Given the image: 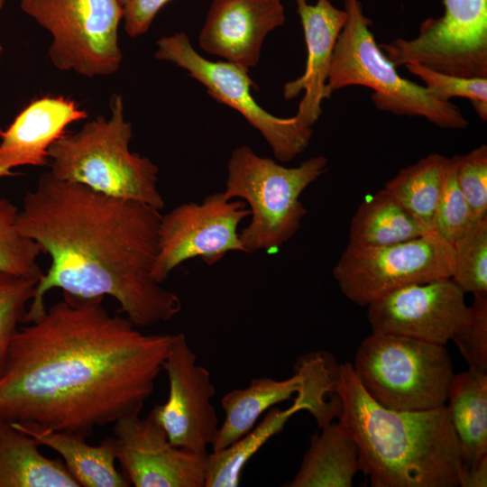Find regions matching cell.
I'll return each instance as SVG.
<instances>
[{
  "instance_id": "6da1fadb",
  "label": "cell",
  "mask_w": 487,
  "mask_h": 487,
  "mask_svg": "<svg viewBox=\"0 0 487 487\" xmlns=\"http://www.w3.org/2000/svg\"><path fill=\"white\" fill-rule=\"evenodd\" d=\"M104 298L63 293L19 329L0 372V418L25 434L90 436L140 413L172 342L111 315Z\"/></svg>"
},
{
  "instance_id": "7a4b0ae2",
  "label": "cell",
  "mask_w": 487,
  "mask_h": 487,
  "mask_svg": "<svg viewBox=\"0 0 487 487\" xmlns=\"http://www.w3.org/2000/svg\"><path fill=\"white\" fill-rule=\"evenodd\" d=\"M161 214L154 207L118 198L82 184L40 175L19 208V231L51 258L23 323L46 311L52 289L82 298L109 296L138 327L172 319L177 294L152 277Z\"/></svg>"
},
{
  "instance_id": "3957f363",
  "label": "cell",
  "mask_w": 487,
  "mask_h": 487,
  "mask_svg": "<svg viewBox=\"0 0 487 487\" xmlns=\"http://www.w3.org/2000/svg\"><path fill=\"white\" fill-rule=\"evenodd\" d=\"M339 420L358 446L359 471L373 487H457L463 468L458 439L445 406L396 410L376 402L351 363H338Z\"/></svg>"
},
{
  "instance_id": "277c9868",
  "label": "cell",
  "mask_w": 487,
  "mask_h": 487,
  "mask_svg": "<svg viewBox=\"0 0 487 487\" xmlns=\"http://www.w3.org/2000/svg\"><path fill=\"white\" fill-rule=\"evenodd\" d=\"M110 116H97L75 133H64L49 149V172L107 196L141 202L161 210L158 166L131 152L132 124L124 118L123 97L114 95Z\"/></svg>"
},
{
  "instance_id": "5b68a950",
  "label": "cell",
  "mask_w": 487,
  "mask_h": 487,
  "mask_svg": "<svg viewBox=\"0 0 487 487\" xmlns=\"http://www.w3.org/2000/svg\"><path fill=\"white\" fill-rule=\"evenodd\" d=\"M328 160L314 156L289 168L242 145L227 162L224 194L246 203L251 221L240 232L244 253H276L299 229L307 214L303 191L327 170Z\"/></svg>"
},
{
  "instance_id": "8992f818",
  "label": "cell",
  "mask_w": 487,
  "mask_h": 487,
  "mask_svg": "<svg viewBox=\"0 0 487 487\" xmlns=\"http://www.w3.org/2000/svg\"><path fill=\"white\" fill-rule=\"evenodd\" d=\"M348 17L331 59L326 89L333 92L350 86L373 90L372 100L381 111L396 115L420 116L445 129H464L468 121L450 101L435 98L425 87L400 77L385 56L371 31L359 0H345Z\"/></svg>"
},
{
  "instance_id": "52a82bcc",
  "label": "cell",
  "mask_w": 487,
  "mask_h": 487,
  "mask_svg": "<svg viewBox=\"0 0 487 487\" xmlns=\"http://www.w3.org/2000/svg\"><path fill=\"white\" fill-rule=\"evenodd\" d=\"M352 366L376 402L406 411L445 406L455 374L445 345L379 333L362 341Z\"/></svg>"
},
{
  "instance_id": "ba28073f",
  "label": "cell",
  "mask_w": 487,
  "mask_h": 487,
  "mask_svg": "<svg viewBox=\"0 0 487 487\" xmlns=\"http://www.w3.org/2000/svg\"><path fill=\"white\" fill-rule=\"evenodd\" d=\"M20 7L51 33L49 57L58 69L87 78L119 69L120 0H21Z\"/></svg>"
},
{
  "instance_id": "9c48e42d",
  "label": "cell",
  "mask_w": 487,
  "mask_h": 487,
  "mask_svg": "<svg viewBox=\"0 0 487 487\" xmlns=\"http://www.w3.org/2000/svg\"><path fill=\"white\" fill-rule=\"evenodd\" d=\"M453 245L433 233L383 246L348 244L333 269L342 293L367 307L399 289L451 279Z\"/></svg>"
},
{
  "instance_id": "30bf717a",
  "label": "cell",
  "mask_w": 487,
  "mask_h": 487,
  "mask_svg": "<svg viewBox=\"0 0 487 487\" xmlns=\"http://www.w3.org/2000/svg\"><path fill=\"white\" fill-rule=\"evenodd\" d=\"M155 58L176 64L200 82L214 99L239 112L258 130L280 162H289L308 146L312 127L295 116L277 117L264 110L253 97L258 89L248 69L227 61H211L191 45L185 32H176L157 41Z\"/></svg>"
},
{
  "instance_id": "8fae6325",
  "label": "cell",
  "mask_w": 487,
  "mask_h": 487,
  "mask_svg": "<svg viewBox=\"0 0 487 487\" xmlns=\"http://www.w3.org/2000/svg\"><path fill=\"white\" fill-rule=\"evenodd\" d=\"M249 216L245 202L228 199L224 192L211 194L201 203H183L161 215L152 277L162 284L175 268L190 259L198 257L212 266L229 252L244 253L238 226Z\"/></svg>"
},
{
  "instance_id": "7c38bea8",
  "label": "cell",
  "mask_w": 487,
  "mask_h": 487,
  "mask_svg": "<svg viewBox=\"0 0 487 487\" xmlns=\"http://www.w3.org/2000/svg\"><path fill=\"white\" fill-rule=\"evenodd\" d=\"M169 381V395L161 405L151 410L176 446L207 452L218 426L212 403L215 386L208 370L197 363L184 334H174L162 364Z\"/></svg>"
},
{
  "instance_id": "4fadbf2b",
  "label": "cell",
  "mask_w": 487,
  "mask_h": 487,
  "mask_svg": "<svg viewBox=\"0 0 487 487\" xmlns=\"http://www.w3.org/2000/svg\"><path fill=\"white\" fill-rule=\"evenodd\" d=\"M116 459L135 487H205L207 452L171 444L150 412L123 417L115 422Z\"/></svg>"
},
{
  "instance_id": "5bb4252c",
  "label": "cell",
  "mask_w": 487,
  "mask_h": 487,
  "mask_svg": "<svg viewBox=\"0 0 487 487\" xmlns=\"http://www.w3.org/2000/svg\"><path fill=\"white\" fill-rule=\"evenodd\" d=\"M464 294L451 279L406 286L368 305L367 320L372 333L445 345L469 316Z\"/></svg>"
},
{
  "instance_id": "9a60e30c",
  "label": "cell",
  "mask_w": 487,
  "mask_h": 487,
  "mask_svg": "<svg viewBox=\"0 0 487 487\" xmlns=\"http://www.w3.org/2000/svg\"><path fill=\"white\" fill-rule=\"evenodd\" d=\"M280 0H213L198 36L206 52L249 70L266 36L285 23Z\"/></svg>"
},
{
  "instance_id": "2e32d148",
  "label": "cell",
  "mask_w": 487,
  "mask_h": 487,
  "mask_svg": "<svg viewBox=\"0 0 487 487\" xmlns=\"http://www.w3.org/2000/svg\"><path fill=\"white\" fill-rule=\"evenodd\" d=\"M296 3L307 45V62L299 78L284 84L283 96L289 100L304 92L294 116L302 124L313 127L322 114L323 100L331 96L326 89L331 59L348 14L330 0H317L313 5L306 0Z\"/></svg>"
},
{
  "instance_id": "e0dca14e",
  "label": "cell",
  "mask_w": 487,
  "mask_h": 487,
  "mask_svg": "<svg viewBox=\"0 0 487 487\" xmlns=\"http://www.w3.org/2000/svg\"><path fill=\"white\" fill-rule=\"evenodd\" d=\"M72 99L43 96L28 104L5 130L0 129V179L23 166H49V149L72 123L87 118Z\"/></svg>"
},
{
  "instance_id": "ac0fdd59",
  "label": "cell",
  "mask_w": 487,
  "mask_h": 487,
  "mask_svg": "<svg viewBox=\"0 0 487 487\" xmlns=\"http://www.w3.org/2000/svg\"><path fill=\"white\" fill-rule=\"evenodd\" d=\"M313 435L301 464L288 487H351L359 471L358 446L340 422H331Z\"/></svg>"
},
{
  "instance_id": "d6986e66",
  "label": "cell",
  "mask_w": 487,
  "mask_h": 487,
  "mask_svg": "<svg viewBox=\"0 0 487 487\" xmlns=\"http://www.w3.org/2000/svg\"><path fill=\"white\" fill-rule=\"evenodd\" d=\"M38 442L0 418V487H79L64 463L43 455Z\"/></svg>"
},
{
  "instance_id": "ffe728a7",
  "label": "cell",
  "mask_w": 487,
  "mask_h": 487,
  "mask_svg": "<svg viewBox=\"0 0 487 487\" xmlns=\"http://www.w3.org/2000/svg\"><path fill=\"white\" fill-rule=\"evenodd\" d=\"M446 407L459 442L463 467L487 456V372L468 368L454 374Z\"/></svg>"
},
{
  "instance_id": "44dd1931",
  "label": "cell",
  "mask_w": 487,
  "mask_h": 487,
  "mask_svg": "<svg viewBox=\"0 0 487 487\" xmlns=\"http://www.w3.org/2000/svg\"><path fill=\"white\" fill-rule=\"evenodd\" d=\"M301 386L297 372L285 380L270 377L253 379L243 389L228 391L221 399L225 420L211 444L213 452L222 450L249 432L271 408L290 400Z\"/></svg>"
},
{
  "instance_id": "7402d4cb",
  "label": "cell",
  "mask_w": 487,
  "mask_h": 487,
  "mask_svg": "<svg viewBox=\"0 0 487 487\" xmlns=\"http://www.w3.org/2000/svg\"><path fill=\"white\" fill-rule=\"evenodd\" d=\"M40 446L56 451L71 475L84 487H127L130 482L115 467V437L90 446L86 438L65 432L27 434Z\"/></svg>"
},
{
  "instance_id": "603a6c76",
  "label": "cell",
  "mask_w": 487,
  "mask_h": 487,
  "mask_svg": "<svg viewBox=\"0 0 487 487\" xmlns=\"http://www.w3.org/2000/svg\"><path fill=\"white\" fill-rule=\"evenodd\" d=\"M427 234L414 216L383 188L358 207L351 220L348 244L383 246Z\"/></svg>"
},
{
  "instance_id": "cb8c5ba5",
  "label": "cell",
  "mask_w": 487,
  "mask_h": 487,
  "mask_svg": "<svg viewBox=\"0 0 487 487\" xmlns=\"http://www.w3.org/2000/svg\"><path fill=\"white\" fill-rule=\"evenodd\" d=\"M450 158L431 153L401 169L384 188L430 234Z\"/></svg>"
},
{
  "instance_id": "d4e9b609",
  "label": "cell",
  "mask_w": 487,
  "mask_h": 487,
  "mask_svg": "<svg viewBox=\"0 0 487 487\" xmlns=\"http://www.w3.org/2000/svg\"><path fill=\"white\" fill-rule=\"evenodd\" d=\"M302 410V407L295 400L285 409L274 406L239 439L222 450L208 454L205 487L238 486L243 470L250 459L272 436L283 430L294 414Z\"/></svg>"
},
{
  "instance_id": "484cf974",
  "label": "cell",
  "mask_w": 487,
  "mask_h": 487,
  "mask_svg": "<svg viewBox=\"0 0 487 487\" xmlns=\"http://www.w3.org/2000/svg\"><path fill=\"white\" fill-rule=\"evenodd\" d=\"M337 365L330 354L317 351L302 355L294 367L301 377L294 400L312 415L318 428L341 415V401L335 391Z\"/></svg>"
},
{
  "instance_id": "4316f807",
  "label": "cell",
  "mask_w": 487,
  "mask_h": 487,
  "mask_svg": "<svg viewBox=\"0 0 487 487\" xmlns=\"http://www.w3.org/2000/svg\"><path fill=\"white\" fill-rule=\"evenodd\" d=\"M19 207L0 198V271L40 280L43 273L37 262L40 246L18 228Z\"/></svg>"
},
{
  "instance_id": "83f0119b",
  "label": "cell",
  "mask_w": 487,
  "mask_h": 487,
  "mask_svg": "<svg viewBox=\"0 0 487 487\" xmlns=\"http://www.w3.org/2000/svg\"><path fill=\"white\" fill-rule=\"evenodd\" d=\"M452 245L451 280L464 293L487 294V216L476 220Z\"/></svg>"
},
{
  "instance_id": "f1b7e54d",
  "label": "cell",
  "mask_w": 487,
  "mask_h": 487,
  "mask_svg": "<svg viewBox=\"0 0 487 487\" xmlns=\"http://www.w3.org/2000/svg\"><path fill=\"white\" fill-rule=\"evenodd\" d=\"M39 280L0 271V372Z\"/></svg>"
},
{
  "instance_id": "f546056e",
  "label": "cell",
  "mask_w": 487,
  "mask_h": 487,
  "mask_svg": "<svg viewBox=\"0 0 487 487\" xmlns=\"http://www.w3.org/2000/svg\"><path fill=\"white\" fill-rule=\"evenodd\" d=\"M461 192L455 175V159L450 164L444 188L436 209L431 233L453 244L475 222Z\"/></svg>"
},
{
  "instance_id": "4dcf8cb0",
  "label": "cell",
  "mask_w": 487,
  "mask_h": 487,
  "mask_svg": "<svg viewBox=\"0 0 487 487\" xmlns=\"http://www.w3.org/2000/svg\"><path fill=\"white\" fill-rule=\"evenodd\" d=\"M412 74L418 76L432 96L441 101L452 97L470 100L482 120H487V78H463L445 74L418 63L405 65Z\"/></svg>"
},
{
  "instance_id": "1f68e13d",
  "label": "cell",
  "mask_w": 487,
  "mask_h": 487,
  "mask_svg": "<svg viewBox=\"0 0 487 487\" xmlns=\"http://www.w3.org/2000/svg\"><path fill=\"white\" fill-rule=\"evenodd\" d=\"M451 340L468 368L487 372V294H473L469 316Z\"/></svg>"
},
{
  "instance_id": "d6a6232c",
  "label": "cell",
  "mask_w": 487,
  "mask_h": 487,
  "mask_svg": "<svg viewBox=\"0 0 487 487\" xmlns=\"http://www.w3.org/2000/svg\"><path fill=\"white\" fill-rule=\"evenodd\" d=\"M458 186L475 220L487 216V146L455 155Z\"/></svg>"
},
{
  "instance_id": "836d02e7",
  "label": "cell",
  "mask_w": 487,
  "mask_h": 487,
  "mask_svg": "<svg viewBox=\"0 0 487 487\" xmlns=\"http://www.w3.org/2000/svg\"><path fill=\"white\" fill-rule=\"evenodd\" d=\"M172 0H120L125 32L137 37L148 32L160 10Z\"/></svg>"
},
{
  "instance_id": "e575fe53",
  "label": "cell",
  "mask_w": 487,
  "mask_h": 487,
  "mask_svg": "<svg viewBox=\"0 0 487 487\" xmlns=\"http://www.w3.org/2000/svg\"><path fill=\"white\" fill-rule=\"evenodd\" d=\"M459 486H487V456L473 465L462 468L459 475Z\"/></svg>"
},
{
  "instance_id": "d590c367",
  "label": "cell",
  "mask_w": 487,
  "mask_h": 487,
  "mask_svg": "<svg viewBox=\"0 0 487 487\" xmlns=\"http://www.w3.org/2000/svg\"><path fill=\"white\" fill-rule=\"evenodd\" d=\"M4 4H5V0H0V10L2 9Z\"/></svg>"
},
{
  "instance_id": "8d00e7d4",
  "label": "cell",
  "mask_w": 487,
  "mask_h": 487,
  "mask_svg": "<svg viewBox=\"0 0 487 487\" xmlns=\"http://www.w3.org/2000/svg\"><path fill=\"white\" fill-rule=\"evenodd\" d=\"M2 51H3V46H2V44L0 43V53L2 52Z\"/></svg>"
}]
</instances>
